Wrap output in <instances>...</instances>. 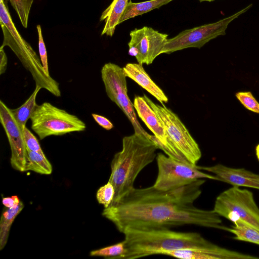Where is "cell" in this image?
<instances>
[{
	"label": "cell",
	"instance_id": "8992f818",
	"mask_svg": "<svg viewBox=\"0 0 259 259\" xmlns=\"http://www.w3.org/2000/svg\"><path fill=\"white\" fill-rule=\"evenodd\" d=\"M30 119L31 128L40 140L51 136L82 132L86 128L85 123L77 116L49 102L37 105Z\"/></svg>",
	"mask_w": 259,
	"mask_h": 259
},
{
	"label": "cell",
	"instance_id": "9a60e30c",
	"mask_svg": "<svg viewBox=\"0 0 259 259\" xmlns=\"http://www.w3.org/2000/svg\"><path fill=\"white\" fill-rule=\"evenodd\" d=\"M129 1L130 0H113L110 5L103 12L100 19L101 21L105 22L102 35L106 34L112 36Z\"/></svg>",
	"mask_w": 259,
	"mask_h": 259
},
{
	"label": "cell",
	"instance_id": "5b68a950",
	"mask_svg": "<svg viewBox=\"0 0 259 259\" xmlns=\"http://www.w3.org/2000/svg\"><path fill=\"white\" fill-rule=\"evenodd\" d=\"M213 210L233 224L240 221L259 231V207L252 192L232 186L217 197Z\"/></svg>",
	"mask_w": 259,
	"mask_h": 259
},
{
	"label": "cell",
	"instance_id": "6da1fadb",
	"mask_svg": "<svg viewBox=\"0 0 259 259\" xmlns=\"http://www.w3.org/2000/svg\"><path fill=\"white\" fill-rule=\"evenodd\" d=\"M205 180L201 179L174 189L163 191L153 186L133 188L117 202L104 208L102 215L123 233L129 228L167 227L194 225L226 231L221 217L213 209L197 208Z\"/></svg>",
	"mask_w": 259,
	"mask_h": 259
},
{
	"label": "cell",
	"instance_id": "e0dca14e",
	"mask_svg": "<svg viewBox=\"0 0 259 259\" xmlns=\"http://www.w3.org/2000/svg\"><path fill=\"white\" fill-rule=\"evenodd\" d=\"M24 207L22 201L11 208H7L2 213L0 221V250L5 247L11 226L18 214Z\"/></svg>",
	"mask_w": 259,
	"mask_h": 259
},
{
	"label": "cell",
	"instance_id": "52a82bcc",
	"mask_svg": "<svg viewBox=\"0 0 259 259\" xmlns=\"http://www.w3.org/2000/svg\"><path fill=\"white\" fill-rule=\"evenodd\" d=\"M158 175L153 185L155 188L168 191L187 185L201 179L219 181L215 175L202 172L197 164L183 162L161 153L156 157Z\"/></svg>",
	"mask_w": 259,
	"mask_h": 259
},
{
	"label": "cell",
	"instance_id": "ba28073f",
	"mask_svg": "<svg viewBox=\"0 0 259 259\" xmlns=\"http://www.w3.org/2000/svg\"><path fill=\"white\" fill-rule=\"evenodd\" d=\"M143 97L156 113L176 147L190 163L196 165L201 157L200 149L179 117L163 104L154 103L146 95Z\"/></svg>",
	"mask_w": 259,
	"mask_h": 259
},
{
	"label": "cell",
	"instance_id": "4dcf8cb0",
	"mask_svg": "<svg viewBox=\"0 0 259 259\" xmlns=\"http://www.w3.org/2000/svg\"><path fill=\"white\" fill-rule=\"evenodd\" d=\"M255 153L256 157L259 161V144H258L255 147Z\"/></svg>",
	"mask_w": 259,
	"mask_h": 259
},
{
	"label": "cell",
	"instance_id": "603a6c76",
	"mask_svg": "<svg viewBox=\"0 0 259 259\" xmlns=\"http://www.w3.org/2000/svg\"><path fill=\"white\" fill-rule=\"evenodd\" d=\"M9 1L11 6L16 12L22 25L27 28L30 11L33 0H4Z\"/></svg>",
	"mask_w": 259,
	"mask_h": 259
},
{
	"label": "cell",
	"instance_id": "2e32d148",
	"mask_svg": "<svg viewBox=\"0 0 259 259\" xmlns=\"http://www.w3.org/2000/svg\"><path fill=\"white\" fill-rule=\"evenodd\" d=\"M172 1L173 0H150L140 3H133L130 1L125 12L119 20V24L128 19L159 8Z\"/></svg>",
	"mask_w": 259,
	"mask_h": 259
},
{
	"label": "cell",
	"instance_id": "44dd1931",
	"mask_svg": "<svg viewBox=\"0 0 259 259\" xmlns=\"http://www.w3.org/2000/svg\"><path fill=\"white\" fill-rule=\"evenodd\" d=\"M163 255L183 259H224L219 253L204 249H183L166 252Z\"/></svg>",
	"mask_w": 259,
	"mask_h": 259
},
{
	"label": "cell",
	"instance_id": "7c38bea8",
	"mask_svg": "<svg viewBox=\"0 0 259 259\" xmlns=\"http://www.w3.org/2000/svg\"><path fill=\"white\" fill-rule=\"evenodd\" d=\"M0 121L10 146L12 167L20 172L26 171L27 158L23 130L14 118L11 109L2 100L0 101Z\"/></svg>",
	"mask_w": 259,
	"mask_h": 259
},
{
	"label": "cell",
	"instance_id": "83f0119b",
	"mask_svg": "<svg viewBox=\"0 0 259 259\" xmlns=\"http://www.w3.org/2000/svg\"><path fill=\"white\" fill-rule=\"evenodd\" d=\"M95 121L103 128L106 130H110L113 127L112 122L107 118L97 114H92Z\"/></svg>",
	"mask_w": 259,
	"mask_h": 259
},
{
	"label": "cell",
	"instance_id": "30bf717a",
	"mask_svg": "<svg viewBox=\"0 0 259 259\" xmlns=\"http://www.w3.org/2000/svg\"><path fill=\"white\" fill-rule=\"evenodd\" d=\"M101 77L108 97L131 121L135 133H146L138 121L134 105L128 96L126 76L123 68L114 63H106L101 69Z\"/></svg>",
	"mask_w": 259,
	"mask_h": 259
},
{
	"label": "cell",
	"instance_id": "1f68e13d",
	"mask_svg": "<svg viewBox=\"0 0 259 259\" xmlns=\"http://www.w3.org/2000/svg\"><path fill=\"white\" fill-rule=\"evenodd\" d=\"M200 2H212V1H214V0H199Z\"/></svg>",
	"mask_w": 259,
	"mask_h": 259
},
{
	"label": "cell",
	"instance_id": "7402d4cb",
	"mask_svg": "<svg viewBox=\"0 0 259 259\" xmlns=\"http://www.w3.org/2000/svg\"><path fill=\"white\" fill-rule=\"evenodd\" d=\"M125 251L124 241L115 244L92 250L90 253L91 256H101L108 259H121Z\"/></svg>",
	"mask_w": 259,
	"mask_h": 259
},
{
	"label": "cell",
	"instance_id": "d6986e66",
	"mask_svg": "<svg viewBox=\"0 0 259 259\" xmlns=\"http://www.w3.org/2000/svg\"><path fill=\"white\" fill-rule=\"evenodd\" d=\"M226 231L234 234L235 240L245 241L259 245V231L239 221L227 227Z\"/></svg>",
	"mask_w": 259,
	"mask_h": 259
},
{
	"label": "cell",
	"instance_id": "484cf974",
	"mask_svg": "<svg viewBox=\"0 0 259 259\" xmlns=\"http://www.w3.org/2000/svg\"><path fill=\"white\" fill-rule=\"evenodd\" d=\"M23 137L26 148L45 155L37 138L26 127L23 130Z\"/></svg>",
	"mask_w": 259,
	"mask_h": 259
},
{
	"label": "cell",
	"instance_id": "5bb4252c",
	"mask_svg": "<svg viewBox=\"0 0 259 259\" xmlns=\"http://www.w3.org/2000/svg\"><path fill=\"white\" fill-rule=\"evenodd\" d=\"M123 69L126 77L134 80L154 96L161 104L168 102V98L165 94L147 73L143 64L129 63Z\"/></svg>",
	"mask_w": 259,
	"mask_h": 259
},
{
	"label": "cell",
	"instance_id": "f1b7e54d",
	"mask_svg": "<svg viewBox=\"0 0 259 259\" xmlns=\"http://www.w3.org/2000/svg\"><path fill=\"white\" fill-rule=\"evenodd\" d=\"M20 202V200L17 195L3 197L2 199L3 204L7 208H11L18 204Z\"/></svg>",
	"mask_w": 259,
	"mask_h": 259
},
{
	"label": "cell",
	"instance_id": "ac0fdd59",
	"mask_svg": "<svg viewBox=\"0 0 259 259\" xmlns=\"http://www.w3.org/2000/svg\"><path fill=\"white\" fill-rule=\"evenodd\" d=\"M41 88L36 85L35 89L28 99L20 107L11 109V113L20 127L24 130L26 123L33 112L36 106V96Z\"/></svg>",
	"mask_w": 259,
	"mask_h": 259
},
{
	"label": "cell",
	"instance_id": "8fae6325",
	"mask_svg": "<svg viewBox=\"0 0 259 259\" xmlns=\"http://www.w3.org/2000/svg\"><path fill=\"white\" fill-rule=\"evenodd\" d=\"M130 35L128 54L134 56L138 63L147 65L152 64L162 54L168 39L167 34L148 26L135 28L130 32Z\"/></svg>",
	"mask_w": 259,
	"mask_h": 259
},
{
	"label": "cell",
	"instance_id": "4316f807",
	"mask_svg": "<svg viewBox=\"0 0 259 259\" xmlns=\"http://www.w3.org/2000/svg\"><path fill=\"white\" fill-rule=\"evenodd\" d=\"M37 30L38 36V50L40 58V60L43 66L44 69L46 73L50 75L48 63V57L46 46L43 39L41 28L40 25L37 26Z\"/></svg>",
	"mask_w": 259,
	"mask_h": 259
},
{
	"label": "cell",
	"instance_id": "cb8c5ba5",
	"mask_svg": "<svg viewBox=\"0 0 259 259\" xmlns=\"http://www.w3.org/2000/svg\"><path fill=\"white\" fill-rule=\"evenodd\" d=\"M114 188L109 182L101 186L96 193V198L99 204H102L104 208L108 207L112 203L114 196Z\"/></svg>",
	"mask_w": 259,
	"mask_h": 259
},
{
	"label": "cell",
	"instance_id": "d4e9b609",
	"mask_svg": "<svg viewBox=\"0 0 259 259\" xmlns=\"http://www.w3.org/2000/svg\"><path fill=\"white\" fill-rule=\"evenodd\" d=\"M235 96L240 102L247 109L259 113V103L250 92H240L236 93Z\"/></svg>",
	"mask_w": 259,
	"mask_h": 259
},
{
	"label": "cell",
	"instance_id": "f546056e",
	"mask_svg": "<svg viewBox=\"0 0 259 259\" xmlns=\"http://www.w3.org/2000/svg\"><path fill=\"white\" fill-rule=\"evenodd\" d=\"M8 59L4 49L0 48V74L4 73L7 67Z\"/></svg>",
	"mask_w": 259,
	"mask_h": 259
},
{
	"label": "cell",
	"instance_id": "4fadbf2b",
	"mask_svg": "<svg viewBox=\"0 0 259 259\" xmlns=\"http://www.w3.org/2000/svg\"><path fill=\"white\" fill-rule=\"evenodd\" d=\"M200 170L211 173L217 176L220 181L228 183L233 186L245 187L259 190V174L243 168H232L222 164L212 166H198Z\"/></svg>",
	"mask_w": 259,
	"mask_h": 259
},
{
	"label": "cell",
	"instance_id": "3957f363",
	"mask_svg": "<svg viewBox=\"0 0 259 259\" xmlns=\"http://www.w3.org/2000/svg\"><path fill=\"white\" fill-rule=\"evenodd\" d=\"M157 149L147 132L135 133L123 138L122 150L115 154L110 165L108 182L115 191L112 203L117 202L134 188L138 175L156 158Z\"/></svg>",
	"mask_w": 259,
	"mask_h": 259
},
{
	"label": "cell",
	"instance_id": "9c48e42d",
	"mask_svg": "<svg viewBox=\"0 0 259 259\" xmlns=\"http://www.w3.org/2000/svg\"><path fill=\"white\" fill-rule=\"evenodd\" d=\"M252 6L248 5L233 15L217 22L186 29L176 36L167 39L162 54H169L189 48L200 49L207 42L219 36L226 34L228 25Z\"/></svg>",
	"mask_w": 259,
	"mask_h": 259
},
{
	"label": "cell",
	"instance_id": "ffe728a7",
	"mask_svg": "<svg viewBox=\"0 0 259 259\" xmlns=\"http://www.w3.org/2000/svg\"><path fill=\"white\" fill-rule=\"evenodd\" d=\"M27 162L26 171H33L42 175H50L52 166L45 155L31 151L26 148Z\"/></svg>",
	"mask_w": 259,
	"mask_h": 259
},
{
	"label": "cell",
	"instance_id": "7a4b0ae2",
	"mask_svg": "<svg viewBox=\"0 0 259 259\" xmlns=\"http://www.w3.org/2000/svg\"><path fill=\"white\" fill-rule=\"evenodd\" d=\"M125 251L121 259H135L180 249L212 250L224 259H248L250 255L220 246L192 232H177L167 227L129 228L122 233Z\"/></svg>",
	"mask_w": 259,
	"mask_h": 259
},
{
	"label": "cell",
	"instance_id": "277c9868",
	"mask_svg": "<svg viewBox=\"0 0 259 259\" xmlns=\"http://www.w3.org/2000/svg\"><path fill=\"white\" fill-rule=\"evenodd\" d=\"M0 23L4 35L0 48L8 46L31 73L36 85L46 89L55 96L60 97L59 83L46 73L40 58L18 31L4 0H0Z\"/></svg>",
	"mask_w": 259,
	"mask_h": 259
}]
</instances>
